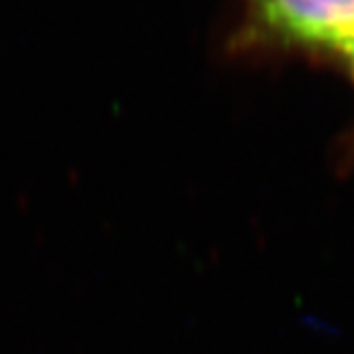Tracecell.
Instances as JSON below:
<instances>
[{
    "instance_id": "6da1fadb",
    "label": "cell",
    "mask_w": 354,
    "mask_h": 354,
    "mask_svg": "<svg viewBox=\"0 0 354 354\" xmlns=\"http://www.w3.org/2000/svg\"><path fill=\"white\" fill-rule=\"evenodd\" d=\"M263 19L286 39L344 49L354 43V0H257Z\"/></svg>"
},
{
    "instance_id": "7a4b0ae2",
    "label": "cell",
    "mask_w": 354,
    "mask_h": 354,
    "mask_svg": "<svg viewBox=\"0 0 354 354\" xmlns=\"http://www.w3.org/2000/svg\"><path fill=\"white\" fill-rule=\"evenodd\" d=\"M344 54L348 56V60H350V66H352V75H354V43H352V45H348V47L344 49Z\"/></svg>"
}]
</instances>
